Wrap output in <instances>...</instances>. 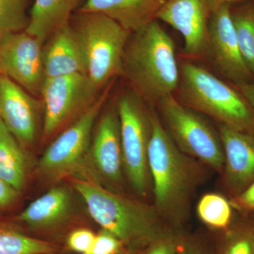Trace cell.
Returning <instances> with one entry per match:
<instances>
[{
	"instance_id": "cell-14",
	"label": "cell",
	"mask_w": 254,
	"mask_h": 254,
	"mask_svg": "<svg viewBox=\"0 0 254 254\" xmlns=\"http://www.w3.org/2000/svg\"><path fill=\"white\" fill-rule=\"evenodd\" d=\"M90 163L107 181H122L123 149L120 119L116 106L105 110L100 117L89 150Z\"/></svg>"
},
{
	"instance_id": "cell-3",
	"label": "cell",
	"mask_w": 254,
	"mask_h": 254,
	"mask_svg": "<svg viewBox=\"0 0 254 254\" xmlns=\"http://www.w3.org/2000/svg\"><path fill=\"white\" fill-rule=\"evenodd\" d=\"M73 187L86 203L91 218L123 245L143 247L161 236L158 215L150 207L114 193L93 182L76 180Z\"/></svg>"
},
{
	"instance_id": "cell-28",
	"label": "cell",
	"mask_w": 254,
	"mask_h": 254,
	"mask_svg": "<svg viewBox=\"0 0 254 254\" xmlns=\"http://www.w3.org/2000/svg\"><path fill=\"white\" fill-rule=\"evenodd\" d=\"M18 190L0 177V208H6L14 203Z\"/></svg>"
},
{
	"instance_id": "cell-7",
	"label": "cell",
	"mask_w": 254,
	"mask_h": 254,
	"mask_svg": "<svg viewBox=\"0 0 254 254\" xmlns=\"http://www.w3.org/2000/svg\"><path fill=\"white\" fill-rule=\"evenodd\" d=\"M114 81L108 83L96 101L48 146L38 162V170L41 175L59 179L83 173L82 169L90 162L91 135L95 120L106 103Z\"/></svg>"
},
{
	"instance_id": "cell-34",
	"label": "cell",
	"mask_w": 254,
	"mask_h": 254,
	"mask_svg": "<svg viewBox=\"0 0 254 254\" xmlns=\"http://www.w3.org/2000/svg\"><path fill=\"white\" fill-rule=\"evenodd\" d=\"M252 240H253V242L254 243V230L253 232H252Z\"/></svg>"
},
{
	"instance_id": "cell-22",
	"label": "cell",
	"mask_w": 254,
	"mask_h": 254,
	"mask_svg": "<svg viewBox=\"0 0 254 254\" xmlns=\"http://www.w3.org/2000/svg\"><path fill=\"white\" fill-rule=\"evenodd\" d=\"M54 252L55 247L49 242L0 226V254H51Z\"/></svg>"
},
{
	"instance_id": "cell-13",
	"label": "cell",
	"mask_w": 254,
	"mask_h": 254,
	"mask_svg": "<svg viewBox=\"0 0 254 254\" xmlns=\"http://www.w3.org/2000/svg\"><path fill=\"white\" fill-rule=\"evenodd\" d=\"M17 83L0 74V121L20 144L36 139L38 115L43 103Z\"/></svg>"
},
{
	"instance_id": "cell-23",
	"label": "cell",
	"mask_w": 254,
	"mask_h": 254,
	"mask_svg": "<svg viewBox=\"0 0 254 254\" xmlns=\"http://www.w3.org/2000/svg\"><path fill=\"white\" fill-rule=\"evenodd\" d=\"M199 218L210 226L223 228L230 223L232 209L230 203L222 195L207 194L202 197L197 208Z\"/></svg>"
},
{
	"instance_id": "cell-12",
	"label": "cell",
	"mask_w": 254,
	"mask_h": 254,
	"mask_svg": "<svg viewBox=\"0 0 254 254\" xmlns=\"http://www.w3.org/2000/svg\"><path fill=\"white\" fill-rule=\"evenodd\" d=\"M208 0H167L156 15L183 37L185 52L192 58L205 56L209 19Z\"/></svg>"
},
{
	"instance_id": "cell-10",
	"label": "cell",
	"mask_w": 254,
	"mask_h": 254,
	"mask_svg": "<svg viewBox=\"0 0 254 254\" xmlns=\"http://www.w3.org/2000/svg\"><path fill=\"white\" fill-rule=\"evenodd\" d=\"M43 46L26 31L0 38V74L10 78L34 96L41 95L46 80Z\"/></svg>"
},
{
	"instance_id": "cell-6",
	"label": "cell",
	"mask_w": 254,
	"mask_h": 254,
	"mask_svg": "<svg viewBox=\"0 0 254 254\" xmlns=\"http://www.w3.org/2000/svg\"><path fill=\"white\" fill-rule=\"evenodd\" d=\"M165 127L181 151L198 158L215 170L225 165L220 134L195 110L180 103L174 95L159 100Z\"/></svg>"
},
{
	"instance_id": "cell-11",
	"label": "cell",
	"mask_w": 254,
	"mask_h": 254,
	"mask_svg": "<svg viewBox=\"0 0 254 254\" xmlns=\"http://www.w3.org/2000/svg\"><path fill=\"white\" fill-rule=\"evenodd\" d=\"M230 5L212 11L209 19L205 55L219 73L236 86L253 81L245 63L230 14Z\"/></svg>"
},
{
	"instance_id": "cell-16",
	"label": "cell",
	"mask_w": 254,
	"mask_h": 254,
	"mask_svg": "<svg viewBox=\"0 0 254 254\" xmlns=\"http://www.w3.org/2000/svg\"><path fill=\"white\" fill-rule=\"evenodd\" d=\"M43 62L46 78L87 74L84 58L70 23L55 31L45 42Z\"/></svg>"
},
{
	"instance_id": "cell-15",
	"label": "cell",
	"mask_w": 254,
	"mask_h": 254,
	"mask_svg": "<svg viewBox=\"0 0 254 254\" xmlns=\"http://www.w3.org/2000/svg\"><path fill=\"white\" fill-rule=\"evenodd\" d=\"M229 187L240 195L254 182V134L220 125Z\"/></svg>"
},
{
	"instance_id": "cell-25",
	"label": "cell",
	"mask_w": 254,
	"mask_h": 254,
	"mask_svg": "<svg viewBox=\"0 0 254 254\" xmlns=\"http://www.w3.org/2000/svg\"><path fill=\"white\" fill-rule=\"evenodd\" d=\"M123 245V242L113 234L103 230L95 237L90 250L83 254H118Z\"/></svg>"
},
{
	"instance_id": "cell-21",
	"label": "cell",
	"mask_w": 254,
	"mask_h": 254,
	"mask_svg": "<svg viewBox=\"0 0 254 254\" xmlns=\"http://www.w3.org/2000/svg\"><path fill=\"white\" fill-rule=\"evenodd\" d=\"M230 14L241 53L254 77V0L231 5Z\"/></svg>"
},
{
	"instance_id": "cell-17",
	"label": "cell",
	"mask_w": 254,
	"mask_h": 254,
	"mask_svg": "<svg viewBox=\"0 0 254 254\" xmlns=\"http://www.w3.org/2000/svg\"><path fill=\"white\" fill-rule=\"evenodd\" d=\"M167 0H86L77 12L99 13L128 31L140 29L156 19Z\"/></svg>"
},
{
	"instance_id": "cell-20",
	"label": "cell",
	"mask_w": 254,
	"mask_h": 254,
	"mask_svg": "<svg viewBox=\"0 0 254 254\" xmlns=\"http://www.w3.org/2000/svg\"><path fill=\"white\" fill-rule=\"evenodd\" d=\"M26 158L19 142L0 121V177L19 191L26 182Z\"/></svg>"
},
{
	"instance_id": "cell-1",
	"label": "cell",
	"mask_w": 254,
	"mask_h": 254,
	"mask_svg": "<svg viewBox=\"0 0 254 254\" xmlns=\"http://www.w3.org/2000/svg\"><path fill=\"white\" fill-rule=\"evenodd\" d=\"M145 102L174 95L180 82L175 43L157 19L131 32L125 46L122 75Z\"/></svg>"
},
{
	"instance_id": "cell-9",
	"label": "cell",
	"mask_w": 254,
	"mask_h": 254,
	"mask_svg": "<svg viewBox=\"0 0 254 254\" xmlns=\"http://www.w3.org/2000/svg\"><path fill=\"white\" fill-rule=\"evenodd\" d=\"M103 89L83 73L46 78L40 95L44 109V136H53L72 119L78 118L96 101Z\"/></svg>"
},
{
	"instance_id": "cell-33",
	"label": "cell",
	"mask_w": 254,
	"mask_h": 254,
	"mask_svg": "<svg viewBox=\"0 0 254 254\" xmlns=\"http://www.w3.org/2000/svg\"><path fill=\"white\" fill-rule=\"evenodd\" d=\"M180 254H202L194 250H186L181 252Z\"/></svg>"
},
{
	"instance_id": "cell-18",
	"label": "cell",
	"mask_w": 254,
	"mask_h": 254,
	"mask_svg": "<svg viewBox=\"0 0 254 254\" xmlns=\"http://www.w3.org/2000/svg\"><path fill=\"white\" fill-rule=\"evenodd\" d=\"M71 204L68 190L55 187L28 205L18 215L17 220L34 228L54 226L67 218Z\"/></svg>"
},
{
	"instance_id": "cell-35",
	"label": "cell",
	"mask_w": 254,
	"mask_h": 254,
	"mask_svg": "<svg viewBox=\"0 0 254 254\" xmlns=\"http://www.w3.org/2000/svg\"><path fill=\"white\" fill-rule=\"evenodd\" d=\"M134 254V253H128V254Z\"/></svg>"
},
{
	"instance_id": "cell-26",
	"label": "cell",
	"mask_w": 254,
	"mask_h": 254,
	"mask_svg": "<svg viewBox=\"0 0 254 254\" xmlns=\"http://www.w3.org/2000/svg\"><path fill=\"white\" fill-rule=\"evenodd\" d=\"M96 235L91 230L79 229L70 234L67 239L68 248L81 254L86 253L91 248Z\"/></svg>"
},
{
	"instance_id": "cell-27",
	"label": "cell",
	"mask_w": 254,
	"mask_h": 254,
	"mask_svg": "<svg viewBox=\"0 0 254 254\" xmlns=\"http://www.w3.org/2000/svg\"><path fill=\"white\" fill-rule=\"evenodd\" d=\"M226 254H254V243L252 235L242 237L234 241L229 247Z\"/></svg>"
},
{
	"instance_id": "cell-32",
	"label": "cell",
	"mask_w": 254,
	"mask_h": 254,
	"mask_svg": "<svg viewBox=\"0 0 254 254\" xmlns=\"http://www.w3.org/2000/svg\"><path fill=\"white\" fill-rule=\"evenodd\" d=\"M210 4V10L214 11L223 5H231L240 2L243 0H208Z\"/></svg>"
},
{
	"instance_id": "cell-2",
	"label": "cell",
	"mask_w": 254,
	"mask_h": 254,
	"mask_svg": "<svg viewBox=\"0 0 254 254\" xmlns=\"http://www.w3.org/2000/svg\"><path fill=\"white\" fill-rule=\"evenodd\" d=\"M180 72L177 100L220 125L254 134V109L236 87L191 62H183Z\"/></svg>"
},
{
	"instance_id": "cell-30",
	"label": "cell",
	"mask_w": 254,
	"mask_h": 254,
	"mask_svg": "<svg viewBox=\"0 0 254 254\" xmlns=\"http://www.w3.org/2000/svg\"><path fill=\"white\" fill-rule=\"evenodd\" d=\"M235 87L243 94L254 109V79L248 83H242Z\"/></svg>"
},
{
	"instance_id": "cell-19",
	"label": "cell",
	"mask_w": 254,
	"mask_h": 254,
	"mask_svg": "<svg viewBox=\"0 0 254 254\" xmlns=\"http://www.w3.org/2000/svg\"><path fill=\"white\" fill-rule=\"evenodd\" d=\"M79 0H35L26 33L44 44L55 31L69 23Z\"/></svg>"
},
{
	"instance_id": "cell-29",
	"label": "cell",
	"mask_w": 254,
	"mask_h": 254,
	"mask_svg": "<svg viewBox=\"0 0 254 254\" xmlns=\"http://www.w3.org/2000/svg\"><path fill=\"white\" fill-rule=\"evenodd\" d=\"M237 203L245 209H254V182L239 195Z\"/></svg>"
},
{
	"instance_id": "cell-5",
	"label": "cell",
	"mask_w": 254,
	"mask_h": 254,
	"mask_svg": "<svg viewBox=\"0 0 254 254\" xmlns=\"http://www.w3.org/2000/svg\"><path fill=\"white\" fill-rule=\"evenodd\" d=\"M148 165L153 177L158 210L163 213H173L186 198L191 182V172L181 150L153 111Z\"/></svg>"
},
{
	"instance_id": "cell-24",
	"label": "cell",
	"mask_w": 254,
	"mask_h": 254,
	"mask_svg": "<svg viewBox=\"0 0 254 254\" xmlns=\"http://www.w3.org/2000/svg\"><path fill=\"white\" fill-rule=\"evenodd\" d=\"M27 4L28 0H0V38L9 33L26 31L29 23Z\"/></svg>"
},
{
	"instance_id": "cell-31",
	"label": "cell",
	"mask_w": 254,
	"mask_h": 254,
	"mask_svg": "<svg viewBox=\"0 0 254 254\" xmlns=\"http://www.w3.org/2000/svg\"><path fill=\"white\" fill-rule=\"evenodd\" d=\"M148 254H175V248L170 242H159Z\"/></svg>"
},
{
	"instance_id": "cell-4",
	"label": "cell",
	"mask_w": 254,
	"mask_h": 254,
	"mask_svg": "<svg viewBox=\"0 0 254 254\" xmlns=\"http://www.w3.org/2000/svg\"><path fill=\"white\" fill-rule=\"evenodd\" d=\"M86 63L87 75L100 89L121 76L131 32L99 13L77 12L69 21Z\"/></svg>"
},
{
	"instance_id": "cell-8",
	"label": "cell",
	"mask_w": 254,
	"mask_h": 254,
	"mask_svg": "<svg viewBox=\"0 0 254 254\" xmlns=\"http://www.w3.org/2000/svg\"><path fill=\"white\" fill-rule=\"evenodd\" d=\"M120 119L123 160L128 181L138 194L148 189V149L152 133V110L133 91L120 95L117 102Z\"/></svg>"
}]
</instances>
